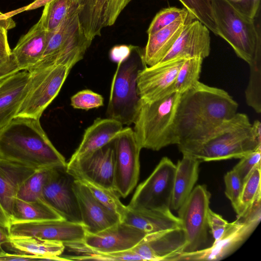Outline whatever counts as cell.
<instances>
[{"label":"cell","instance_id":"cell-7","mask_svg":"<svg viewBox=\"0 0 261 261\" xmlns=\"http://www.w3.org/2000/svg\"><path fill=\"white\" fill-rule=\"evenodd\" d=\"M92 42L84 33L77 11L65 19L52 33L49 34L41 60L29 71L59 65L72 68L83 59Z\"/></svg>","mask_w":261,"mask_h":261},{"label":"cell","instance_id":"cell-50","mask_svg":"<svg viewBox=\"0 0 261 261\" xmlns=\"http://www.w3.org/2000/svg\"><path fill=\"white\" fill-rule=\"evenodd\" d=\"M0 225L8 228L11 225L10 218L0 202Z\"/></svg>","mask_w":261,"mask_h":261},{"label":"cell","instance_id":"cell-22","mask_svg":"<svg viewBox=\"0 0 261 261\" xmlns=\"http://www.w3.org/2000/svg\"><path fill=\"white\" fill-rule=\"evenodd\" d=\"M196 19L188 12L168 26L148 35L146 46L143 49L146 65L150 66L161 62L172 47L185 27Z\"/></svg>","mask_w":261,"mask_h":261},{"label":"cell","instance_id":"cell-41","mask_svg":"<svg viewBox=\"0 0 261 261\" xmlns=\"http://www.w3.org/2000/svg\"><path fill=\"white\" fill-rule=\"evenodd\" d=\"M224 179L225 185V194L238 214L240 208L242 183L237 173L233 169L225 174Z\"/></svg>","mask_w":261,"mask_h":261},{"label":"cell","instance_id":"cell-40","mask_svg":"<svg viewBox=\"0 0 261 261\" xmlns=\"http://www.w3.org/2000/svg\"><path fill=\"white\" fill-rule=\"evenodd\" d=\"M102 96L89 89L80 91L70 98V105L76 109L89 110L103 105Z\"/></svg>","mask_w":261,"mask_h":261},{"label":"cell","instance_id":"cell-9","mask_svg":"<svg viewBox=\"0 0 261 261\" xmlns=\"http://www.w3.org/2000/svg\"><path fill=\"white\" fill-rule=\"evenodd\" d=\"M176 165L163 157L137 188L127 207L134 210H170Z\"/></svg>","mask_w":261,"mask_h":261},{"label":"cell","instance_id":"cell-29","mask_svg":"<svg viewBox=\"0 0 261 261\" xmlns=\"http://www.w3.org/2000/svg\"><path fill=\"white\" fill-rule=\"evenodd\" d=\"M109 0H82L80 3L79 17L87 37L91 41L101 35L106 27Z\"/></svg>","mask_w":261,"mask_h":261},{"label":"cell","instance_id":"cell-49","mask_svg":"<svg viewBox=\"0 0 261 261\" xmlns=\"http://www.w3.org/2000/svg\"><path fill=\"white\" fill-rule=\"evenodd\" d=\"M35 260H41V258L38 256L22 253L13 254L6 253L5 254L0 256V261H25Z\"/></svg>","mask_w":261,"mask_h":261},{"label":"cell","instance_id":"cell-8","mask_svg":"<svg viewBox=\"0 0 261 261\" xmlns=\"http://www.w3.org/2000/svg\"><path fill=\"white\" fill-rule=\"evenodd\" d=\"M71 69L59 65L29 71V88L16 117L40 119L58 95Z\"/></svg>","mask_w":261,"mask_h":261},{"label":"cell","instance_id":"cell-53","mask_svg":"<svg viewBox=\"0 0 261 261\" xmlns=\"http://www.w3.org/2000/svg\"><path fill=\"white\" fill-rule=\"evenodd\" d=\"M7 252L2 247V245H0V256L5 254Z\"/></svg>","mask_w":261,"mask_h":261},{"label":"cell","instance_id":"cell-56","mask_svg":"<svg viewBox=\"0 0 261 261\" xmlns=\"http://www.w3.org/2000/svg\"><path fill=\"white\" fill-rule=\"evenodd\" d=\"M82 0H77V1L79 2V4L80 3V2H81Z\"/></svg>","mask_w":261,"mask_h":261},{"label":"cell","instance_id":"cell-23","mask_svg":"<svg viewBox=\"0 0 261 261\" xmlns=\"http://www.w3.org/2000/svg\"><path fill=\"white\" fill-rule=\"evenodd\" d=\"M49 37L42 20L33 25L22 36L12 50L20 71H29L41 60Z\"/></svg>","mask_w":261,"mask_h":261},{"label":"cell","instance_id":"cell-20","mask_svg":"<svg viewBox=\"0 0 261 261\" xmlns=\"http://www.w3.org/2000/svg\"><path fill=\"white\" fill-rule=\"evenodd\" d=\"M210 51V30L196 19L185 27L172 47L161 62L192 57L204 59L209 56Z\"/></svg>","mask_w":261,"mask_h":261},{"label":"cell","instance_id":"cell-43","mask_svg":"<svg viewBox=\"0 0 261 261\" xmlns=\"http://www.w3.org/2000/svg\"><path fill=\"white\" fill-rule=\"evenodd\" d=\"M9 13L0 16V57H6L12 52L7 37L8 31L15 27L16 23Z\"/></svg>","mask_w":261,"mask_h":261},{"label":"cell","instance_id":"cell-35","mask_svg":"<svg viewBox=\"0 0 261 261\" xmlns=\"http://www.w3.org/2000/svg\"><path fill=\"white\" fill-rule=\"evenodd\" d=\"M51 169V168H44L37 169L21 185L16 198L28 201L44 200L43 189Z\"/></svg>","mask_w":261,"mask_h":261},{"label":"cell","instance_id":"cell-12","mask_svg":"<svg viewBox=\"0 0 261 261\" xmlns=\"http://www.w3.org/2000/svg\"><path fill=\"white\" fill-rule=\"evenodd\" d=\"M115 139L86 155L70 159L66 165L67 172L75 180L115 190Z\"/></svg>","mask_w":261,"mask_h":261},{"label":"cell","instance_id":"cell-38","mask_svg":"<svg viewBox=\"0 0 261 261\" xmlns=\"http://www.w3.org/2000/svg\"><path fill=\"white\" fill-rule=\"evenodd\" d=\"M89 189L94 197L109 210L118 214L121 219L127 206L120 201L119 194L114 190L101 187L86 181H81Z\"/></svg>","mask_w":261,"mask_h":261},{"label":"cell","instance_id":"cell-37","mask_svg":"<svg viewBox=\"0 0 261 261\" xmlns=\"http://www.w3.org/2000/svg\"><path fill=\"white\" fill-rule=\"evenodd\" d=\"M197 19L217 35L211 0H178Z\"/></svg>","mask_w":261,"mask_h":261},{"label":"cell","instance_id":"cell-27","mask_svg":"<svg viewBox=\"0 0 261 261\" xmlns=\"http://www.w3.org/2000/svg\"><path fill=\"white\" fill-rule=\"evenodd\" d=\"M200 160L188 154L176 165L170 208L178 210L189 197L199 176Z\"/></svg>","mask_w":261,"mask_h":261},{"label":"cell","instance_id":"cell-19","mask_svg":"<svg viewBox=\"0 0 261 261\" xmlns=\"http://www.w3.org/2000/svg\"><path fill=\"white\" fill-rule=\"evenodd\" d=\"M72 187L87 232L95 233L121 221L120 216L98 201L85 184L74 179Z\"/></svg>","mask_w":261,"mask_h":261},{"label":"cell","instance_id":"cell-17","mask_svg":"<svg viewBox=\"0 0 261 261\" xmlns=\"http://www.w3.org/2000/svg\"><path fill=\"white\" fill-rule=\"evenodd\" d=\"M147 234L137 228L120 221L95 233L86 232L83 244L103 253L128 251Z\"/></svg>","mask_w":261,"mask_h":261},{"label":"cell","instance_id":"cell-36","mask_svg":"<svg viewBox=\"0 0 261 261\" xmlns=\"http://www.w3.org/2000/svg\"><path fill=\"white\" fill-rule=\"evenodd\" d=\"M250 76L245 92L247 105L256 113H261V54L249 65Z\"/></svg>","mask_w":261,"mask_h":261},{"label":"cell","instance_id":"cell-51","mask_svg":"<svg viewBox=\"0 0 261 261\" xmlns=\"http://www.w3.org/2000/svg\"><path fill=\"white\" fill-rule=\"evenodd\" d=\"M10 234L8 228L0 225V245L9 243Z\"/></svg>","mask_w":261,"mask_h":261},{"label":"cell","instance_id":"cell-45","mask_svg":"<svg viewBox=\"0 0 261 261\" xmlns=\"http://www.w3.org/2000/svg\"><path fill=\"white\" fill-rule=\"evenodd\" d=\"M131 0H109L106 19V27L113 25L118 16Z\"/></svg>","mask_w":261,"mask_h":261},{"label":"cell","instance_id":"cell-52","mask_svg":"<svg viewBox=\"0 0 261 261\" xmlns=\"http://www.w3.org/2000/svg\"><path fill=\"white\" fill-rule=\"evenodd\" d=\"M54 0H35V2L31 5L27 6L24 8L25 11L33 10L40 7L45 6L47 4L53 1Z\"/></svg>","mask_w":261,"mask_h":261},{"label":"cell","instance_id":"cell-47","mask_svg":"<svg viewBox=\"0 0 261 261\" xmlns=\"http://www.w3.org/2000/svg\"><path fill=\"white\" fill-rule=\"evenodd\" d=\"M19 71L12 52L9 56L0 59V81Z\"/></svg>","mask_w":261,"mask_h":261},{"label":"cell","instance_id":"cell-26","mask_svg":"<svg viewBox=\"0 0 261 261\" xmlns=\"http://www.w3.org/2000/svg\"><path fill=\"white\" fill-rule=\"evenodd\" d=\"M119 121L110 118H97L85 130L79 147L70 159L79 158L104 146L123 129Z\"/></svg>","mask_w":261,"mask_h":261},{"label":"cell","instance_id":"cell-48","mask_svg":"<svg viewBox=\"0 0 261 261\" xmlns=\"http://www.w3.org/2000/svg\"><path fill=\"white\" fill-rule=\"evenodd\" d=\"M132 47V45H117L113 46L110 51V59L118 63L129 53Z\"/></svg>","mask_w":261,"mask_h":261},{"label":"cell","instance_id":"cell-34","mask_svg":"<svg viewBox=\"0 0 261 261\" xmlns=\"http://www.w3.org/2000/svg\"><path fill=\"white\" fill-rule=\"evenodd\" d=\"M260 165L255 168L244 182L237 217L246 215L255 202L261 199Z\"/></svg>","mask_w":261,"mask_h":261},{"label":"cell","instance_id":"cell-28","mask_svg":"<svg viewBox=\"0 0 261 261\" xmlns=\"http://www.w3.org/2000/svg\"><path fill=\"white\" fill-rule=\"evenodd\" d=\"M19 253L39 256L41 260H65L61 256L65 246L61 242L34 237H10L8 243Z\"/></svg>","mask_w":261,"mask_h":261},{"label":"cell","instance_id":"cell-21","mask_svg":"<svg viewBox=\"0 0 261 261\" xmlns=\"http://www.w3.org/2000/svg\"><path fill=\"white\" fill-rule=\"evenodd\" d=\"M30 73L21 70L0 81V129L16 116L28 91Z\"/></svg>","mask_w":261,"mask_h":261},{"label":"cell","instance_id":"cell-58","mask_svg":"<svg viewBox=\"0 0 261 261\" xmlns=\"http://www.w3.org/2000/svg\"><path fill=\"white\" fill-rule=\"evenodd\" d=\"M33 1H35V0H33Z\"/></svg>","mask_w":261,"mask_h":261},{"label":"cell","instance_id":"cell-54","mask_svg":"<svg viewBox=\"0 0 261 261\" xmlns=\"http://www.w3.org/2000/svg\"><path fill=\"white\" fill-rule=\"evenodd\" d=\"M231 3H234L240 2L241 0H229Z\"/></svg>","mask_w":261,"mask_h":261},{"label":"cell","instance_id":"cell-31","mask_svg":"<svg viewBox=\"0 0 261 261\" xmlns=\"http://www.w3.org/2000/svg\"><path fill=\"white\" fill-rule=\"evenodd\" d=\"M77 0H54L44 6L40 19L48 33H52L68 17L79 12Z\"/></svg>","mask_w":261,"mask_h":261},{"label":"cell","instance_id":"cell-4","mask_svg":"<svg viewBox=\"0 0 261 261\" xmlns=\"http://www.w3.org/2000/svg\"><path fill=\"white\" fill-rule=\"evenodd\" d=\"M180 97L174 91L154 101L140 100L133 130L142 148L158 151L177 144L175 117Z\"/></svg>","mask_w":261,"mask_h":261},{"label":"cell","instance_id":"cell-16","mask_svg":"<svg viewBox=\"0 0 261 261\" xmlns=\"http://www.w3.org/2000/svg\"><path fill=\"white\" fill-rule=\"evenodd\" d=\"M185 59H173L145 68L137 78L140 99L152 101L174 92L175 79Z\"/></svg>","mask_w":261,"mask_h":261},{"label":"cell","instance_id":"cell-14","mask_svg":"<svg viewBox=\"0 0 261 261\" xmlns=\"http://www.w3.org/2000/svg\"><path fill=\"white\" fill-rule=\"evenodd\" d=\"M66 167L51 168L42 192L44 201L64 220L82 224L78 201L72 187L74 179Z\"/></svg>","mask_w":261,"mask_h":261},{"label":"cell","instance_id":"cell-10","mask_svg":"<svg viewBox=\"0 0 261 261\" xmlns=\"http://www.w3.org/2000/svg\"><path fill=\"white\" fill-rule=\"evenodd\" d=\"M211 197L206 185H197L178 210L186 242L183 252H193L205 248Z\"/></svg>","mask_w":261,"mask_h":261},{"label":"cell","instance_id":"cell-24","mask_svg":"<svg viewBox=\"0 0 261 261\" xmlns=\"http://www.w3.org/2000/svg\"><path fill=\"white\" fill-rule=\"evenodd\" d=\"M121 221L146 234L182 228L179 218L174 215L170 210H134L127 207Z\"/></svg>","mask_w":261,"mask_h":261},{"label":"cell","instance_id":"cell-46","mask_svg":"<svg viewBox=\"0 0 261 261\" xmlns=\"http://www.w3.org/2000/svg\"><path fill=\"white\" fill-rule=\"evenodd\" d=\"M260 0H241L232 5L246 16L254 18L260 13Z\"/></svg>","mask_w":261,"mask_h":261},{"label":"cell","instance_id":"cell-15","mask_svg":"<svg viewBox=\"0 0 261 261\" xmlns=\"http://www.w3.org/2000/svg\"><path fill=\"white\" fill-rule=\"evenodd\" d=\"M9 230L10 237H34L65 246L83 243L86 232L82 224L64 219L12 223Z\"/></svg>","mask_w":261,"mask_h":261},{"label":"cell","instance_id":"cell-57","mask_svg":"<svg viewBox=\"0 0 261 261\" xmlns=\"http://www.w3.org/2000/svg\"><path fill=\"white\" fill-rule=\"evenodd\" d=\"M1 58H1V57H0V59H1Z\"/></svg>","mask_w":261,"mask_h":261},{"label":"cell","instance_id":"cell-13","mask_svg":"<svg viewBox=\"0 0 261 261\" xmlns=\"http://www.w3.org/2000/svg\"><path fill=\"white\" fill-rule=\"evenodd\" d=\"M114 190L126 197L136 187L140 174V153L142 149L133 129L123 128L115 139Z\"/></svg>","mask_w":261,"mask_h":261},{"label":"cell","instance_id":"cell-11","mask_svg":"<svg viewBox=\"0 0 261 261\" xmlns=\"http://www.w3.org/2000/svg\"><path fill=\"white\" fill-rule=\"evenodd\" d=\"M261 199L256 201L244 216L238 217L229 225L223 237L208 247L181 253L176 260H218L234 251L253 232L261 218Z\"/></svg>","mask_w":261,"mask_h":261},{"label":"cell","instance_id":"cell-2","mask_svg":"<svg viewBox=\"0 0 261 261\" xmlns=\"http://www.w3.org/2000/svg\"><path fill=\"white\" fill-rule=\"evenodd\" d=\"M0 159L35 169L67 165L42 128L40 119L22 117H15L0 129Z\"/></svg>","mask_w":261,"mask_h":261},{"label":"cell","instance_id":"cell-25","mask_svg":"<svg viewBox=\"0 0 261 261\" xmlns=\"http://www.w3.org/2000/svg\"><path fill=\"white\" fill-rule=\"evenodd\" d=\"M36 170L0 159V202L10 218L20 187Z\"/></svg>","mask_w":261,"mask_h":261},{"label":"cell","instance_id":"cell-39","mask_svg":"<svg viewBox=\"0 0 261 261\" xmlns=\"http://www.w3.org/2000/svg\"><path fill=\"white\" fill-rule=\"evenodd\" d=\"M189 11L185 8L170 7L163 9L154 16L146 32L153 34L177 20Z\"/></svg>","mask_w":261,"mask_h":261},{"label":"cell","instance_id":"cell-6","mask_svg":"<svg viewBox=\"0 0 261 261\" xmlns=\"http://www.w3.org/2000/svg\"><path fill=\"white\" fill-rule=\"evenodd\" d=\"M117 63L106 116L122 125H129L135 120L141 100L137 92V78L147 66L144 59L143 49L132 45L129 53Z\"/></svg>","mask_w":261,"mask_h":261},{"label":"cell","instance_id":"cell-30","mask_svg":"<svg viewBox=\"0 0 261 261\" xmlns=\"http://www.w3.org/2000/svg\"><path fill=\"white\" fill-rule=\"evenodd\" d=\"M63 219L43 200L24 201L16 198L10 215L12 223Z\"/></svg>","mask_w":261,"mask_h":261},{"label":"cell","instance_id":"cell-1","mask_svg":"<svg viewBox=\"0 0 261 261\" xmlns=\"http://www.w3.org/2000/svg\"><path fill=\"white\" fill-rule=\"evenodd\" d=\"M238 103L226 91L198 81L180 94L175 117L180 151L206 139L237 113Z\"/></svg>","mask_w":261,"mask_h":261},{"label":"cell","instance_id":"cell-55","mask_svg":"<svg viewBox=\"0 0 261 261\" xmlns=\"http://www.w3.org/2000/svg\"><path fill=\"white\" fill-rule=\"evenodd\" d=\"M4 14H3L2 12L0 11V16L3 15Z\"/></svg>","mask_w":261,"mask_h":261},{"label":"cell","instance_id":"cell-33","mask_svg":"<svg viewBox=\"0 0 261 261\" xmlns=\"http://www.w3.org/2000/svg\"><path fill=\"white\" fill-rule=\"evenodd\" d=\"M203 59L200 57L186 58L175 79V92L182 94L193 87L199 81Z\"/></svg>","mask_w":261,"mask_h":261},{"label":"cell","instance_id":"cell-18","mask_svg":"<svg viewBox=\"0 0 261 261\" xmlns=\"http://www.w3.org/2000/svg\"><path fill=\"white\" fill-rule=\"evenodd\" d=\"M186 242L182 228L146 234L130 250L143 260H175Z\"/></svg>","mask_w":261,"mask_h":261},{"label":"cell","instance_id":"cell-3","mask_svg":"<svg viewBox=\"0 0 261 261\" xmlns=\"http://www.w3.org/2000/svg\"><path fill=\"white\" fill-rule=\"evenodd\" d=\"M261 146V123L237 113L203 141L180 151L201 162L241 159Z\"/></svg>","mask_w":261,"mask_h":261},{"label":"cell","instance_id":"cell-5","mask_svg":"<svg viewBox=\"0 0 261 261\" xmlns=\"http://www.w3.org/2000/svg\"><path fill=\"white\" fill-rule=\"evenodd\" d=\"M217 34L249 65L261 54L260 13L254 18L240 12L229 0H211Z\"/></svg>","mask_w":261,"mask_h":261},{"label":"cell","instance_id":"cell-42","mask_svg":"<svg viewBox=\"0 0 261 261\" xmlns=\"http://www.w3.org/2000/svg\"><path fill=\"white\" fill-rule=\"evenodd\" d=\"M240 159L233 169L237 173L243 185L253 170L260 165L261 146Z\"/></svg>","mask_w":261,"mask_h":261},{"label":"cell","instance_id":"cell-32","mask_svg":"<svg viewBox=\"0 0 261 261\" xmlns=\"http://www.w3.org/2000/svg\"><path fill=\"white\" fill-rule=\"evenodd\" d=\"M74 255H64L65 260H143L132 251L128 250L114 253H103L94 250L83 243L68 244L65 246Z\"/></svg>","mask_w":261,"mask_h":261},{"label":"cell","instance_id":"cell-44","mask_svg":"<svg viewBox=\"0 0 261 261\" xmlns=\"http://www.w3.org/2000/svg\"><path fill=\"white\" fill-rule=\"evenodd\" d=\"M207 223L214 239V242H217L223 237L229 224L221 215L211 208L208 212Z\"/></svg>","mask_w":261,"mask_h":261}]
</instances>
